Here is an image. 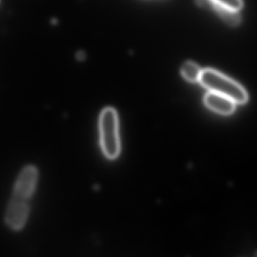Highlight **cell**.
I'll return each instance as SVG.
<instances>
[{
  "label": "cell",
  "mask_w": 257,
  "mask_h": 257,
  "mask_svg": "<svg viewBox=\"0 0 257 257\" xmlns=\"http://www.w3.org/2000/svg\"><path fill=\"white\" fill-rule=\"evenodd\" d=\"M199 81L210 92L229 98L235 104L243 105L248 100L247 92L239 84L214 69L202 70Z\"/></svg>",
  "instance_id": "1"
},
{
  "label": "cell",
  "mask_w": 257,
  "mask_h": 257,
  "mask_svg": "<svg viewBox=\"0 0 257 257\" xmlns=\"http://www.w3.org/2000/svg\"><path fill=\"white\" fill-rule=\"evenodd\" d=\"M101 148L107 158L114 160L120 153L117 113L113 108L103 110L100 116Z\"/></svg>",
  "instance_id": "2"
},
{
  "label": "cell",
  "mask_w": 257,
  "mask_h": 257,
  "mask_svg": "<svg viewBox=\"0 0 257 257\" xmlns=\"http://www.w3.org/2000/svg\"><path fill=\"white\" fill-rule=\"evenodd\" d=\"M84 53L82 52H78L76 55L77 59H78V60H82L83 59H84Z\"/></svg>",
  "instance_id": "9"
},
{
  "label": "cell",
  "mask_w": 257,
  "mask_h": 257,
  "mask_svg": "<svg viewBox=\"0 0 257 257\" xmlns=\"http://www.w3.org/2000/svg\"><path fill=\"white\" fill-rule=\"evenodd\" d=\"M214 3H217L222 7L226 8L229 10L238 12L242 9V0H213Z\"/></svg>",
  "instance_id": "8"
},
{
  "label": "cell",
  "mask_w": 257,
  "mask_h": 257,
  "mask_svg": "<svg viewBox=\"0 0 257 257\" xmlns=\"http://www.w3.org/2000/svg\"><path fill=\"white\" fill-rule=\"evenodd\" d=\"M205 105L213 111L223 115H229L235 111L236 104L229 98L209 92L205 95Z\"/></svg>",
  "instance_id": "5"
},
{
  "label": "cell",
  "mask_w": 257,
  "mask_h": 257,
  "mask_svg": "<svg viewBox=\"0 0 257 257\" xmlns=\"http://www.w3.org/2000/svg\"><path fill=\"white\" fill-rule=\"evenodd\" d=\"M38 178L39 172L36 166L29 165L24 167L15 181L12 196L29 202L34 194Z\"/></svg>",
  "instance_id": "3"
},
{
  "label": "cell",
  "mask_w": 257,
  "mask_h": 257,
  "mask_svg": "<svg viewBox=\"0 0 257 257\" xmlns=\"http://www.w3.org/2000/svg\"><path fill=\"white\" fill-rule=\"evenodd\" d=\"M196 2L199 6L214 11L226 24L231 27H235L241 22V16L238 12L222 7L213 0H196Z\"/></svg>",
  "instance_id": "6"
},
{
  "label": "cell",
  "mask_w": 257,
  "mask_h": 257,
  "mask_svg": "<svg viewBox=\"0 0 257 257\" xmlns=\"http://www.w3.org/2000/svg\"><path fill=\"white\" fill-rule=\"evenodd\" d=\"M200 68L193 62H187L184 63V66L181 68V73L183 76L191 82H196L199 81L201 76Z\"/></svg>",
  "instance_id": "7"
},
{
  "label": "cell",
  "mask_w": 257,
  "mask_h": 257,
  "mask_svg": "<svg viewBox=\"0 0 257 257\" xmlns=\"http://www.w3.org/2000/svg\"><path fill=\"white\" fill-rule=\"evenodd\" d=\"M29 211V202L12 196L6 210V224L15 230L22 229L28 217Z\"/></svg>",
  "instance_id": "4"
}]
</instances>
